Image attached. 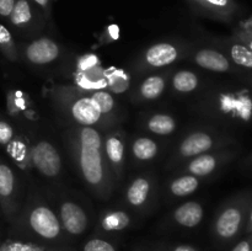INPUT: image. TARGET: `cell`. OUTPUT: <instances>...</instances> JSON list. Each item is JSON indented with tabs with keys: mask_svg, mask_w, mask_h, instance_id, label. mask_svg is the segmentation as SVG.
<instances>
[{
	"mask_svg": "<svg viewBox=\"0 0 252 251\" xmlns=\"http://www.w3.org/2000/svg\"><path fill=\"white\" fill-rule=\"evenodd\" d=\"M137 214L118 204L117 207H113V208L103 209L96 217L93 234L116 239L117 235H121V234L134 228L137 224Z\"/></svg>",
	"mask_w": 252,
	"mask_h": 251,
	"instance_id": "7c38bea8",
	"label": "cell"
},
{
	"mask_svg": "<svg viewBox=\"0 0 252 251\" xmlns=\"http://www.w3.org/2000/svg\"><path fill=\"white\" fill-rule=\"evenodd\" d=\"M30 147H31V144H29V142L22 135L17 134L14 138V140L5 148V150H6L10 159L12 160V162L16 164V166H19L20 169L25 170L31 169V165H30Z\"/></svg>",
	"mask_w": 252,
	"mask_h": 251,
	"instance_id": "cb8c5ba5",
	"label": "cell"
},
{
	"mask_svg": "<svg viewBox=\"0 0 252 251\" xmlns=\"http://www.w3.org/2000/svg\"><path fill=\"white\" fill-rule=\"evenodd\" d=\"M0 213H1V209H0Z\"/></svg>",
	"mask_w": 252,
	"mask_h": 251,
	"instance_id": "f35d334b",
	"label": "cell"
},
{
	"mask_svg": "<svg viewBox=\"0 0 252 251\" xmlns=\"http://www.w3.org/2000/svg\"><path fill=\"white\" fill-rule=\"evenodd\" d=\"M11 229L17 239L44 246L70 245L64 235L53 203L39 191L31 192L22 202Z\"/></svg>",
	"mask_w": 252,
	"mask_h": 251,
	"instance_id": "7a4b0ae2",
	"label": "cell"
},
{
	"mask_svg": "<svg viewBox=\"0 0 252 251\" xmlns=\"http://www.w3.org/2000/svg\"><path fill=\"white\" fill-rule=\"evenodd\" d=\"M21 185L14 167L0 159V209L10 224L14 223L21 209Z\"/></svg>",
	"mask_w": 252,
	"mask_h": 251,
	"instance_id": "9c48e42d",
	"label": "cell"
},
{
	"mask_svg": "<svg viewBox=\"0 0 252 251\" xmlns=\"http://www.w3.org/2000/svg\"><path fill=\"white\" fill-rule=\"evenodd\" d=\"M250 223H251V225H252V211H251V214H250Z\"/></svg>",
	"mask_w": 252,
	"mask_h": 251,
	"instance_id": "8d00e7d4",
	"label": "cell"
},
{
	"mask_svg": "<svg viewBox=\"0 0 252 251\" xmlns=\"http://www.w3.org/2000/svg\"><path fill=\"white\" fill-rule=\"evenodd\" d=\"M231 251H252V243L251 240H243L239 244H236L235 248Z\"/></svg>",
	"mask_w": 252,
	"mask_h": 251,
	"instance_id": "836d02e7",
	"label": "cell"
},
{
	"mask_svg": "<svg viewBox=\"0 0 252 251\" xmlns=\"http://www.w3.org/2000/svg\"><path fill=\"white\" fill-rule=\"evenodd\" d=\"M47 19L43 12L30 0H16L9 16L12 29L22 38H34L43 30Z\"/></svg>",
	"mask_w": 252,
	"mask_h": 251,
	"instance_id": "8fae6325",
	"label": "cell"
},
{
	"mask_svg": "<svg viewBox=\"0 0 252 251\" xmlns=\"http://www.w3.org/2000/svg\"><path fill=\"white\" fill-rule=\"evenodd\" d=\"M103 153L108 169L118 188L125 177L128 155L127 134L122 128H111L103 133Z\"/></svg>",
	"mask_w": 252,
	"mask_h": 251,
	"instance_id": "30bf717a",
	"label": "cell"
},
{
	"mask_svg": "<svg viewBox=\"0 0 252 251\" xmlns=\"http://www.w3.org/2000/svg\"><path fill=\"white\" fill-rule=\"evenodd\" d=\"M243 224V212L235 206L224 208L212 224V234L218 241H229L238 235Z\"/></svg>",
	"mask_w": 252,
	"mask_h": 251,
	"instance_id": "2e32d148",
	"label": "cell"
},
{
	"mask_svg": "<svg viewBox=\"0 0 252 251\" xmlns=\"http://www.w3.org/2000/svg\"><path fill=\"white\" fill-rule=\"evenodd\" d=\"M159 196L160 185L157 175L150 171L142 172L127 182L123 188L120 206L142 217L154 209Z\"/></svg>",
	"mask_w": 252,
	"mask_h": 251,
	"instance_id": "5b68a950",
	"label": "cell"
},
{
	"mask_svg": "<svg viewBox=\"0 0 252 251\" xmlns=\"http://www.w3.org/2000/svg\"><path fill=\"white\" fill-rule=\"evenodd\" d=\"M61 44L48 36H38L29 39L20 47V58L31 66H47L61 57Z\"/></svg>",
	"mask_w": 252,
	"mask_h": 251,
	"instance_id": "4fadbf2b",
	"label": "cell"
},
{
	"mask_svg": "<svg viewBox=\"0 0 252 251\" xmlns=\"http://www.w3.org/2000/svg\"><path fill=\"white\" fill-rule=\"evenodd\" d=\"M187 58L191 59L192 63L196 64L204 70L213 71V73H225L230 69V63L228 58L221 52L209 47H189Z\"/></svg>",
	"mask_w": 252,
	"mask_h": 251,
	"instance_id": "e0dca14e",
	"label": "cell"
},
{
	"mask_svg": "<svg viewBox=\"0 0 252 251\" xmlns=\"http://www.w3.org/2000/svg\"><path fill=\"white\" fill-rule=\"evenodd\" d=\"M53 102L58 115L66 121V126L95 127L103 133L115 128L117 123L102 115L90 96L74 86H59L53 93Z\"/></svg>",
	"mask_w": 252,
	"mask_h": 251,
	"instance_id": "3957f363",
	"label": "cell"
},
{
	"mask_svg": "<svg viewBox=\"0 0 252 251\" xmlns=\"http://www.w3.org/2000/svg\"><path fill=\"white\" fill-rule=\"evenodd\" d=\"M16 0H0V17L9 19Z\"/></svg>",
	"mask_w": 252,
	"mask_h": 251,
	"instance_id": "1f68e13d",
	"label": "cell"
},
{
	"mask_svg": "<svg viewBox=\"0 0 252 251\" xmlns=\"http://www.w3.org/2000/svg\"><path fill=\"white\" fill-rule=\"evenodd\" d=\"M249 48H250V49H251V51H252V41L250 42V47H249Z\"/></svg>",
	"mask_w": 252,
	"mask_h": 251,
	"instance_id": "74e56055",
	"label": "cell"
},
{
	"mask_svg": "<svg viewBox=\"0 0 252 251\" xmlns=\"http://www.w3.org/2000/svg\"><path fill=\"white\" fill-rule=\"evenodd\" d=\"M201 186V179L189 174L174 175L166 186V196L169 199H181L196 193Z\"/></svg>",
	"mask_w": 252,
	"mask_h": 251,
	"instance_id": "44dd1931",
	"label": "cell"
},
{
	"mask_svg": "<svg viewBox=\"0 0 252 251\" xmlns=\"http://www.w3.org/2000/svg\"><path fill=\"white\" fill-rule=\"evenodd\" d=\"M170 251H199L196 246L189 245V244H175L169 245Z\"/></svg>",
	"mask_w": 252,
	"mask_h": 251,
	"instance_id": "d6a6232c",
	"label": "cell"
},
{
	"mask_svg": "<svg viewBox=\"0 0 252 251\" xmlns=\"http://www.w3.org/2000/svg\"><path fill=\"white\" fill-rule=\"evenodd\" d=\"M171 69L155 71L145 76L132 94L134 103H149L162 97L169 88Z\"/></svg>",
	"mask_w": 252,
	"mask_h": 251,
	"instance_id": "5bb4252c",
	"label": "cell"
},
{
	"mask_svg": "<svg viewBox=\"0 0 252 251\" xmlns=\"http://www.w3.org/2000/svg\"><path fill=\"white\" fill-rule=\"evenodd\" d=\"M78 251H120L115 238L93 234L81 243Z\"/></svg>",
	"mask_w": 252,
	"mask_h": 251,
	"instance_id": "484cf974",
	"label": "cell"
},
{
	"mask_svg": "<svg viewBox=\"0 0 252 251\" xmlns=\"http://www.w3.org/2000/svg\"><path fill=\"white\" fill-rule=\"evenodd\" d=\"M201 76L196 70L189 68L176 69L171 70L170 74L169 86L171 88L172 93L179 96H189L201 88Z\"/></svg>",
	"mask_w": 252,
	"mask_h": 251,
	"instance_id": "ffe728a7",
	"label": "cell"
},
{
	"mask_svg": "<svg viewBox=\"0 0 252 251\" xmlns=\"http://www.w3.org/2000/svg\"><path fill=\"white\" fill-rule=\"evenodd\" d=\"M203 218V204L199 201H186L172 209L167 221L172 228L193 230L201 225Z\"/></svg>",
	"mask_w": 252,
	"mask_h": 251,
	"instance_id": "9a60e30c",
	"label": "cell"
},
{
	"mask_svg": "<svg viewBox=\"0 0 252 251\" xmlns=\"http://www.w3.org/2000/svg\"><path fill=\"white\" fill-rule=\"evenodd\" d=\"M47 246L24 239H7L0 241V251H44Z\"/></svg>",
	"mask_w": 252,
	"mask_h": 251,
	"instance_id": "83f0119b",
	"label": "cell"
},
{
	"mask_svg": "<svg viewBox=\"0 0 252 251\" xmlns=\"http://www.w3.org/2000/svg\"><path fill=\"white\" fill-rule=\"evenodd\" d=\"M217 144H218L217 137L213 133L199 127L193 128L186 133L174 148L169 160L165 164V169L169 171H175L177 167L189 160L204 153L213 152Z\"/></svg>",
	"mask_w": 252,
	"mask_h": 251,
	"instance_id": "52a82bcc",
	"label": "cell"
},
{
	"mask_svg": "<svg viewBox=\"0 0 252 251\" xmlns=\"http://www.w3.org/2000/svg\"><path fill=\"white\" fill-rule=\"evenodd\" d=\"M0 52L9 62H17L20 58V47L15 42L11 31L5 25L0 24Z\"/></svg>",
	"mask_w": 252,
	"mask_h": 251,
	"instance_id": "4316f807",
	"label": "cell"
},
{
	"mask_svg": "<svg viewBox=\"0 0 252 251\" xmlns=\"http://www.w3.org/2000/svg\"><path fill=\"white\" fill-rule=\"evenodd\" d=\"M197 14L206 16H221L231 6V0H187Z\"/></svg>",
	"mask_w": 252,
	"mask_h": 251,
	"instance_id": "d4e9b609",
	"label": "cell"
},
{
	"mask_svg": "<svg viewBox=\"0 0 252 251\" xmlns=\"http://www.w3.org/2000/svg\"><path fill=\"white\" fill-rule=\"evenodd\" d=\"M31 169L43 179L58 181L63 176L64 162L58 148L48 139L36 140L30 147Z\"/></svg>",
	"mask_w": 252,
	"mask_h": 251,
	"instance_id": "ba28073f",
	"label": "cell"
},
{
	"mask_svg": "<svg viewBox=\"0 0 252 251\" xmlns=\"http://www.w3.org/2000/svg\"><path fill=\"white\" fill-rule=\"evenodd\" d=\"M31 2H33L42 12L46 16V19H51L52 14V0H30Z\"/></svg>",
	"mask_w": 252,
	"mask_h": 251,
	"instance_id": "4dcf8cb0",
	"label": "cell"
},
{
	"mask_svg": "<svg viewBox=\"0 0 252 251\" xmlns=\"http://www.w3.org/2000/svg\"><path fill=\"white\" fill-rule=\"evenodd\" d=\"M44 251H78V249L73 245H57V246H47Z\"/></svg>",
	"mask_w": 252,
	"mask_h": 251,
	"instance_id": "e575fe53",
	"label": "cell"
},
{
	"mask_svg": "<svg viewBox=\"0 0 252 251\" xmlns=\"http://www.w3.org/2000/svg\"><path fill=\"white\" fill-rule=\"evenodd\" d=\"M219 165H220V154L208 152L189 160L172 172H174V175L189 174L202 180L204 177L213 175L219 167Z\"/></svg>",
	"mask_w": 252,
	"mask_h": 251,
	"instance_id": "d6986e66",
	"label": "cell"
},
{
	"mask_svg": "<svg viewBox=\"0 0 252 251\" xmlns=\"http://www.w3.org/2000/svg\"><path fill=\"white\" fill-rule=\"evenodd\" d=\"M230 57L238 65L252 68V51L244 44L235 43L230 47Z\"/></svg>",
	"mask_w": 252,
	"mask_h": 251,
	"instance_id": "f1b7e54d",
	"label": "cell"
},
{
	"mask_svg": "<svg viewBox=\"0 0 252 251\" xmlns=\"http://www.w3.org/2000/svg\"><path fill=\"white\" fill-rule=\"evenodd\" d=\"M152 251H170L169 245H161V246H158V248L152 249Z\"/></svg>",
	"mask_w": 252,
	"mask_h": 251,
	"instance_id": "d590c367",
	"label": "cell"
},
{
	"mask_svg": "<svg viewBox=\"0 0 252 251\" xmlns=\"http://www.w3.org/2000/svg\"><path fill=\"white\" fill-rule=\"evenodd\" d=\"M189 47L186 43L177 41H161L152 44L140 53L135 61V74L150 73V71L164 70L176 64L182 58H187Z\"/></svg>",
	"mask_w": 252,
	"mask_h": 251,
	"instance_id": "8992f818",
	"label": "cell"
},
{
	"mask_svg": "<svg viewBox=\"0 0 252 251\" xmlns=\"http://www.w3.org/2000/svg\"><path fill=\"white\" fill-rule=\"evenodd\" d=\"M76 175L98 201H108L117 189L103 153V132L95 127L65 126L62 134Z\"/></svg>",
	"mask_w": 252,
	"mask_h": 251,
	"instance_id": "6da1fadb",
	"label": "cell"
},
{
	"mask_svg": "<svg viewBox=\"0 0 252 251\" xmlns=\"http://www.w3.org/2000/svg\"><path fill=\"white\" fill-rule=\"evenodd\" d=\"M17 133L14 126L5 118L0 117V147L6 148L14 140Z\"/></svg>",
	"mask_w": 252,
	"mask_h": 251,
	"instance_id": "f546056e",
	"label": "cell"
},
{
	"mask_svg": "<svg viewBox=\"0 0 252 251\" xmlns=\"http://www.w3.org/2000/svg\"><path fill=\"white\" fill-rule=\"evenodd\" d=\"M161 145L155 138L145 134L134 135L128 144V152L133 162L137 165H147L154 161L160 154Z\"/></svg>",
	"mask_w": 252,
	"mask_h": 251,
	"instance_id": "ac0fdd59",
	"label": "cell"
},
{
	"mask_svg": "<svg viewBox=\"0 0 252 251\" xmlns=\"http://www.w3.org/2000/svg\"><path fill=\"white\" fill-rule=\"evenodd\" d=\"M53 206L58 214L62 229L70 245L85 238L96 223V214L88 199L74 191L59 192L54 194Z\"/></svg>",
	"mask_w": 252,
	"mask_h": 251,
	"instance_id": "277c9868",
	"label": "cell"
},
{
	"mask_svg": "<svg viewBox=\"0 0 252 251\" xmlns=\"http://www.w3.org/2000/svg\"><path fill=\"white\" fill-rule=\"evenodd\" d=\"M90 96L95 101L96 105L98 106L102 115H105L110 120L115 121L116 123L120 122L121 106L112 93L107 90H96L90 93Z\"/></svg>",
	"mask_w": 252,
	"mask_h": 251,
	"instance_id": "603a6c76",
	"label": "cell"
},
{
	"mask_svg": "<svg viewBox=\"0 0 252 251\" xmlns=\"http://www.w3.org/2000/svg\"><path fill=\"white\" fill-rule=\"evenodd\" d=\"M177 120L166 112H154L144 118L142 127L159 137H169L177 129Z\"/></svg>",
	"mask_w": 252,
	"mask_h": 251,
	"instance_id": "7402d4cb",
	"label": "cell"
}]
</instances>
